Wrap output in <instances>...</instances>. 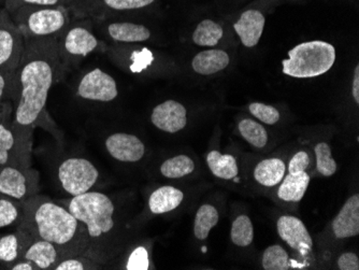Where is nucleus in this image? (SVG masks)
I'll return each instance as SVG.
<instances>
[{
	"label": "nucleus",
	"mask_w": 359,
	"mask_h": 270,
	"mask_svg": "<svg viewBox=\"0 0 359 270\" xmlns=\"http://www.w3.org/2000/svg\"><path fill=\"white\" fill-rule=\"evenodd\" d=\"M64 205L83 227L86 257L102 265L107 259V238L116 229L112 199L104 193L90 191L72 197Z\"/></svg>",
	"instance_id": "nucleus-3"
},
{
	"label": "nucleus",
	"mask_w": 359,
	"mask_h": 270,
	"mask_svg": "<svg viewBox=\"0 0 359 270\" xmlns=\"http://www.w3.org/2000/svg\"><path fill=\"white\" fill-rule=\"evenodd\" d=\"M24 38L5 8H0V72L14 74L24 51Z\"/></svg>",
	"instance_id": "nucleus-11"
},
{
	"label": "nucleus",
	"mask_w": 359,
	"mask_h": 270,
	"mask_svg": "<svg viewBox=\"0 0 359 270\" xmlns=\"http://www.w3.org/2000/svg\"><path fill=\"white\" fill-rule=\"evenodd\" d=\"M316 156V167L323 176L330 177L337 171L336 161L332 160V150L326 142H320L314 149Z\"/></svg>",
	"instance_id": "nucleus-33"
},
{
	"label": "nucleus",
	"mask_w": 359,
	"mask_h": 270,
	"mask_svg": "<svg viewBox=\"0 0 359 270\" xmlns=\"http://www.w3.org/2000/svg\"><path fill=\"white\" fill-rule=\"evenodd\" d=\"M156 0H68L72 19L102 21L113 12L133 11L148 8Z\"/></svg>",
	"instance_id": "nucleus-9"
},
{
	"label": "nucleus",
	"mask_w": 359,
	"mask_h": 270,
	"mask_svg": "<svg viewBox=\"0 0 359 270\" xmlns=\"http://www.w3.org/2000/svg\"><path fill=\"white\" fill-rule=\"evenodd\" d=\"M285 175V164L280 158L262 161L254 170V178L259 184L271 187L279 184Z\"/></svg>",
	"instance_id": "nucleus-24"
},
{
	"label": "nucleus",
	"mask_w": 359,
	"mask_h": 270,
	"mask_svg": "<svg viewBox=\"0 0 359 270\" xmlns=\"http://www.w3.org/2000/svg\"><path fill=\"white\" fill-rule=\"evenodd\" d=\"M278 233L282 241L292 249L308 251L313 245L311 236L302 220L292 215H283L278 221Z\"/></svg>",
	"instance_id": "nucleus-15"
},
{
	"label": "nucleus",
	"mask_w": 359,
	"mask_h": 270,
	"mask_svg": "<svg viewBox=\"0 0 359 270\" xmlns=\"http://www.w3.org/2000/svg\"><path fill=\"white\" fill-rule=\"evenodd\" d=\"M21 203L19 229L35 239L55 245L62 252V259L74 255L86 257L83 227L64 203L38 194Z\"/></svg>",
	"instance_id": "nucleus-2"
},
{
	"label": "nucleus",
	"mask_w": 359,
	"mask_h": 270,
	"mask_svg": "<svg viewBox=\"0 0 359 270\" xmlns=\"http://www.w3.org/2000/svg\"><path fill=\"white\" fill-rule=\"evenodd\" d=\"M5 268L9 270H38L32 262L25 259H18V261L6 266Z\"/></svg>",
	"instance_id": "nucleus-41"
},
{
	"label": "nucleus",
	"mask_w": 359,
	"mask_h": 270,
	"mask_svg": "<svg viewBox=\"0 0 359 270\" xmlns=\"http://www.w3.org/2000/svg\"><path fill=\"white\" fill-rule=\"evenodd\" d=\"M338 267L341 270H358L359 259L355 253H344L339 257Z\"/></svg>",
	"instance_id": "nucleus-40"
},
{
	"label": "nucleus",
	"mask_w": 359,
	"mask_h": 270,
	"mask_svg": "<svg viewBox=\"0 0 359 270\" xmlns=\"http://www.w3.org/2000/svg\"><path fill=\"white\" fill-rule=\"evenodd\" d=\"M219 222V212L212 205H203L196 213L194 221V234L199 241H205Z\"/></svg>",
	"instance_id": "nucleus-26"
},
{
	"label": "nucleus",
	"mask_w": 359,
	"mask_h": 270,
	"mask_svg": "<svg viewBox=\"0 0 359 270\" xmlns=\"http://www.w3.org/2000/svg\"><path fill=\"white\" fill-rule=\"evenodd\" d=\"M100 267V264L93 261L90 257L74 255L60 259L53 270H95Z\"/></svg>",
	"instance_id": "nucleus-34"
},
{
	"label": "nucleus",
	"mask_w": 359,
	"mask_h": 270,
	"mask_svg": "<svg viewBox=\"0 0 359 270\" xmlns=\"http://www.w3.org/2000/svg\"><path fill=\"white\" fill-rule=\"evenodd\" d=\"M353 97H354L355 102L359 104V66L357 65L354 70V79H353V88H352Z\"/></svg>",
	"instance_id": "nucleus-42"
},
{
	"label": "nucleus",
	"mask_w": 359,
	"mask_h": 270,
	"mask_svg": "<svg viewBox=\"0 0 359 270\" xmlns=\"http://www.w3.org/2000/svg\"><path fill=\"white\" fill-rule=\"evenodd\" d=\"M250 112L258 120L268 125L276 124L280 120L279 111L274 107L260 104V102H253L250 104Z\"/></svg>",
	"instance_id": "nucleus-36"
},
{
	"label": "nucleus",
	"mask_w": 359,
	"mask_h": 270,
	"mask_svg": "<svg viewBox=\"0 0 359 270\" xmlns=\"http://www.w3.org/2000/svg\"><path fill=\"white\" fill-rule=\"evenodd\" d=\"M239 130L241 136L255 148H264L267 144V130L259 123L245 119L239 123Z\"/></svg>",
	"instance_id": "nucleus-29"
},
{
	"label": "nucleus",
	"mask_w": 359,
	"mask_h": 270,
	"mask_svg": "<svg viewBox=\"0 0 359 270\" xmlns=\"http://www.w3.org/2000/svg\"><path fill=\"white\" fill-rule=\"evenodd\" d=\"M39 173L28 167H0V196L23 201L39 193Z\"/></svg>",
	"instance_id": "nucleus-10"
},
{
	"label": "nucleus",
	"mask_w": 359,
	"mask_h": 270,
	"mask_svg": "<svg viewBox=\"0 0 359 270\" xmlns=\"http://www.w3.org/2000/svg\"><path fill=\"white\" fill-rule=\"evenodd\" d=\"M21 217V201L0 196V229L19 224Z\"/></svg>",
	"instance_id": "nucleus-31"
},
{
	"label": "nucleus",
	"mask_w": 359,
	"mask_h": 270,
	"mask_svg": "<svg viewBox=\"0 0 359 270\" xmlns=\"http://www.w3.org/2000/svg\"><path fill=\"white\" fill-rule=\"evenodd\" d=\"M107 35L113 41L121 43H138L151 38V32L147 26L132 22H113L106 26Z\"/></svg>",
	"instance_id": "nucleus-20"
},
{
	"label": "nucleus",
	"mask_w": 359,
	"mask_h": 270,
	"mask_svg": "<svg viewBox=\"0 0 359 270\" xmlns=\"http://www.w3.org/2000/svg\"><path fill=\"white\" fill-rule=\"evenodd\" d=\"M231 241L238 247H248L254 238V229L251 220L247 215H240L231 227Z\"/></svg>",
	"instance_id": "nucleus-30"
},
{
	"label": "nucleus",
	"mask_w": 359,
	"mask_h": 270,
	"mask_svg": "<svg viewBox=\"0 0 359 270\" xmlns=\"http://www.w3.org/2000/svg\"><path fill=\"white\" fill-rule=\"evenodd\" d=\"M266 19L264 14L258 10H248L241 14L236 22L233 28L241 39L242 43L247 48L255 46L259 42L265 27Z\"/></svg>",
	"instance_id": "nucleus-18"
},
{
	"label": "nucleus",
	"mask_w": 359,
	"mask_h": 270,
	"mask_svg": "<svg viewBox=\"0 0 359 270\" xmlns=\"http://www.w3.org/2000/svg\"><path fill=\"white\" fill-rule=\"evenodd\" d=\"M310 183V176L306 171L288 173L280 185L278 196L285 201H299L304 196Z\"/></svg>",
	"instance_id": "nucleus-23"
},
{
	"label": "nucleus",
	"mask_w": 359,
	"mask_h": 270,
	"mask_svg": "<svg viewBox=\"0 0 359 270\" xmlns=\"http://www.w3.org/2000/svg\"><path fill=\"white\" fill-rule=\"evenodd\" d=\"M100 43L94 33V21L72 19V23L57 36L60 58V81L76 69L84 58L100 49Z\"/></svg>",
	"instance_id": "nucleus-4"
},
{
	"label": "nucleus",
	"mask_w": 359,
	"mask_h": 270,
	"mask_svg": "<svg viewBox=\"0 0 359 270\" xmlns=\"http://www.w3.org/2000/svg\"><path fill=\"white\" fill-rule=\"evenodd\" d=\"M60 82L57 37L25 38L24 51L13 76L12 127L20 140L32 149L36 127L51 125L46 102Z\"/></svg>",
	"instance_id": "nucleus-1"
},
{
	"label": "nucleus",
	"mask_w": 359,
	"mask_h": 270,
	"mask_svg": "<svg viewBox=\"0 0 359 270\" xmlns=\"http://www.w3.org/2000/svg\"><path fill=\"white\" fill-rule=\"evenodd\" d=\"M332 231L339 239L354 237L359 234V195L346 201L332 223Z\"/></svg>",
	"instance_id": "nucleus-17"
},
{
	"label": "nucleus",
	"mask_w": 359,
	"mask_h": 270,
	"mask_svg": "<svg viewBox=\"0 0 359 270\" xmlns=\"http://www.w3.org/2000/svg\"><path fill=\"white\" fill-rule=\"evenodd\" d=\"M231 58L222 50H208L197 54L191 60V67L196 74L203 76L215 74L229 65Z\"/></svg>",
	"instance_id": "nucleus-22"
},
{
	"label": "nucleus",
	"mask_w": 359,
	"mask_h": 270,
	"mask_svg": "<svg viewBox=\"0 0 359 270\" xmlns=\"http://www.w3.org/2000/svg\"><path fill=\"white\" fill-rule=\"evenodd\" d=\"M309 165H310V158L308 153L300 151L296 153L295 156L290 160L288 171L290 173H302V171H306Z\"/></svg>",
	"instance_id": "nucleus-39"
},
{
	"label": "nucleus",
	"mask_w": 359,
	"mask_h": 270,
	"mask_svg": "<svg viewBox=\"0 0 359 270\" xmlns=\"http://www.w3.org/2000/svg\"><path fill=\"white\" fill-rule=\"evenodd\" d=\"M32 236L24 229L0 236V265L5 268L9 264L21 259L24 251L32 243Z\"/></svg>",
	"instance_id": "nucleus-19"
},
{
	"label": "nucleus",
	"mask_w": 359,
	"mask_h": 270,
	"mask_svg": "<svg viewBox=\"0 0 359 270\" xmlns=\"http://www.w3.org/2000/svg\"><path fill=\"white\" fill-rule=\"evenodd\" d=\"M68 0H5L4 8L8 12L14 11L26 6L30 7H55V6L67 5Z\"/></svg>",
	"instance_id": "nucleus-35"
},
{
	"label": "nucleus",
	"mask_w": 359,
	"mask_h": 270,
	"mask_svg": "<svg viewBox=\"0 0 359 270\" xmlns=\"http://www.w3.org/2000/svg\"><path fill=\"white\" fill-rule=\"evenodd\" d=\"M184 199L181 189L164 185L155 189L149 198V209L153 215H164L175 210Z\"/></svg>",
	"instance_id": "nucleus-21"
},
{
	"label": "nucleus",
	"mask_w": 359,
	"mask_h": 270,
	"mask_svg": "<svg viewBox=\"0 0 359 270\" xmlns=\"http://www.w3.org/2000/svg\"><path fill=\"white\" fill-rule=\"evenodd\" d=\"M195 170V163L187 155H177L165 161L161 166V173L165 178L181 179Z\"/></svg>",
	"instance_id": "nucleus-28"
},
{
	"label": "nucleus",
	"mask_w": 359,
	"mask_h": 270,
	"mask_svg": "<svg viewBox=\"0 0 359 270\" xmlns=\"http://www.w3.org/2000/svg\"><path fill=\"white\" fill-rule=\"evenodd\" d=\"M207 163L211 173L217 178L231 180L238 176V165L233 155L211 151L207 155Z\"/></svg>",
	"instance_id": "nucleus-25"
},
{
	"label": "nucleus",
	"mask_w": 359,
	"mask_h": 270,
	"mask_svg": "<svg viewBox=\"0 0 359 270\" xmlns=\"http://www.w3.org/2000/svg\"><path fill=\"white\" fill-rule=\"evenodd\" d=\"M149 253L144 247H138L133 251L129 257L126 269L129 270H147L149 269Z\"/></svg>",
	"instance_id": "nucleus-37"
},
{
	"label": "nucleus",
	"mask_w": 359,
	"mask_h": 270,
	"mask_svg": "<svg viewBox=\"0 0 359 270\" xmlns=\"http://www.w3.org/2000/svg\"><path fill=\"white\" fill-rule=\"evenodd\" d=\"M224 35L223 27L212 20H203L193 33L194 43L199 46H215Z\"/></svg>",
	"instance_id": "nucleus-27"
},
{
	"label": "nucleus",
	"mask_w": 359,
	"mask_h": 270,
	"mask_svg": "<svg viewBox=\"0 0 359 270\" xmlns=\"http://www.w3.org/2000/svg\"><path fill=\"white\" fill-rule=\"evenodd\" d=\"M104 147L110 156L118 162L137 163L142 160L145 154L142 141L135 135L126 133L110 135L104 141Z\"/></svg>",
	"instance_id": "nucleus-13"
},
{
	"label": "nucleus",
	"mask_w": 359,
	"mask_h": 270,
	"mask_svg": "<svg viewBox=\"0 0 359 270\" xmlns=\"http://www.w3.org/2000/svg\"><path fill=\"white\" fill-rule=\"evenodd\" d=\"M151 122L159 130L175 134L187 126V108L177 100H166L153 109Z\"/></svg>",
	"instance_id": "nucleus-14"
},
{
	"label": "nucleus",
	"mask_w": 359,
	"mask_h": 270,
	"mask_svg": "<svg viewBox=\"0 0 359 270\" xmlns=\"http://www.w3.org/2000/svg\"><path fill=\"white\" fill-rule=\"evenodd\" d=\"M9 14L24 38L57 37L72 21V14L65 6H26Z\"/></svg>",
	"instance_id": "nucleus-5"
},
{
	"label": "nucleus",
	"mask_w": 359,
	"mask_h": 270,
	"mask_svg": "<svg viewBox=\"0 0 359 270\" xmlns=\"http://www.w3.org/2000/svg\"><path fill=\"white\" fill-rule=\"evenodd\" d=\"M0 1H1V3H5V0H0Z\"/></svg>",
	"instance_id": "nucleus-43"
},
{
	"label": "nucleus",
	"mask_w": 359,
	"mask_h": 270,
	"mask_svg": "<svg viewBox=\"0 0 359 270\" xmlns=\"http://www.w3.org/2000/svg\"><path fill=\"white\" fill-rule=\"evenodd\" d=\"M14 74H7L0 72V108L8 100H12L13 90Z\"/></svg>",
	"instance_id": "nucleus-38"
},
{
	"label": "nucleus",
	"mask_w": 359,
	"mask_h": 270,
	"mask_svg": "<svg viewBox=\"0 0 359 270\" xmlns=\"http://www.w3.org/2000/svg\"><path fill=\"white\" fill-rule=\"evenodd\" d=\"M336 62L334 46L325 41L298 44L288 52V60L282 62L283 72L292 78L308 79L322 76L332 69Z\"/></svg>",
	"instance_id": "nucleus-6"
},
{
	"label": "nucleus",
	"mask_w": 359,
	"mask_h": 270,
	"mask_svg": "<svg viewBox=\"0 0 359 270\" xmlns=\"http://www.w3.org/2000/svg\"><path fill=\"white\" fill-rule=\"evenodd\" d=\"M58 183L70 196L90 192L100 180V171L88 158L68 157L58 164Z\"/></svg>",
	"instance_id": "nucleus-7"
},
{
	"label": "nucleus",
	"mask_w": 359,
	"mask_h": 270,
	"mask_svg": "<svg viewBox=\"0 0 359 270\" xmlns=\"http://www.w3.org/2000/svg\"><path fill=\"white\" fill-rule=\"evenodd\" d=\"M13 104L8 100L0 108V167H32V149L20 140L12 127Z\"/></svg>",
	"instance_id": "nucleus-8"
},
{
	"label": "nucleus",
	"mask_w": 359,
	"mask_h": 270,
	"mask_svg": "<svg viewBox=\"0 0 359 270\" xmlns=\"http://www.w3.org/2000/svg\"><path fill=\"white\" fill-rule=\"evenodd\" d=\"M263 267L266 270H285L290 267L288 254L281 245H274L264 252Z\"/></svg>",
	"instance_id": "nucleus-32"
},
{
	"label": "nucleus",
	"mask_w": 359,
	"mask_h": 270,
	"mask_svg": "<svg viewBox=\"0 0 359 270\" xmlns=\"http://www.w3.org/2000/svg\"><path fill=\"white\" fill-rule=\"evenodd\" d=\"M21 259H28L38 270H53L56 264L62 259L60 250L50 241L32 239L24 251Z\"/></svg>",
	"instance_id": "nucleus-16"
},
{
	"label": "nucleus",
	"mask_w": 359,
	"mask_h": 270,
	"mask_svg": "<svg viewBox=\"0 0 359 270\" xmlns=\"http://www.w3.org/2000/svg\"><path fill=\"white\" fill-rule=\"evenodd\" d=\"M80 100L90 102H110L118 97L116 80L100 68H93L81 76L76 86Z\"/></svg>",
	"instance_id": "nucleus-12"
}]
</instances>
